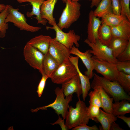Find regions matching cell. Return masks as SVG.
<instances>
[{
	"label": "cell",
	"instance_id": "cell-1",
	"mask_svg": "<svg viewBox=\"0 0 130 130\" xmlns=\"http://www.w3.org/2000/svg\"><path fill=\"white\" fill-rule=\"evenodd\" d=\"M68 109L65 123L68 130L81 124H88L90 117L88 107L83 101L78 99L75 108L69 105Z\"/></svg>",
	"mask_w": 130,
	"mask_h": 130
},
{
	"label": "cell",
	"instance_id": "cell-2",
	"mask_svg": "<svg viewBox=\"0 0 130 130\" xmlns=\"http://www.w3.org/2000/svg\"><path fill=\"white\" fill-rule=\"evenodd\" d=\"M91 84L101 86L115 102L125 99L129 101L130 97L116 81L110 80L94 73Z\"/></svg>",
	"mask_w": 130,
	"mask_h": 130
},
{
	"label": "cell",
	"instance_id": "cell-3",
	"mask_svg": "<svg viewBox=\"0 0 130 130\" xmlns=\"http://www.w3.org/2000/svg\"><path fill=\"white\" fill-rule=\"evenodd\" d=\"M65 6L57 25L61 30L69 28L77 21L81 15V5L78 2L66 0Z\"/></svg>",
	"mask_w": 130,
	"mask_h": 130
},
{
	"label": "cell",
	"instance_id": "cell-4",
	"mask_svg": "<svg viewBox=\"0 0 130 130\" xmlns=\"http://www.w3.org/2000/svg\"><path fill=\"white\" fill-rule=\"evenodd\" d=\"M54 91L56 98L54 102L47 105L35 109H32V112H37L40 110H46L47 108L51 107L55 110L58 116L61 115L63 119H65L69 104L72 100L73 95H69L65 97V98L62 88H60L59 87H57Z\"/></svg>",
	"mask_w": 130,
	"mask_h": 130
},
{
	"label": "cell",
	"instance_id": "cell-5",
	"mask_svg": "<svg viewBox=\"0 0 130 130\" xmlns=\"http://www.w3.org/2000/svg\"><path fill=\"white\" fill-rule=\"evenodd\" d=\"M19 8H14L9 5L8 13L5 19V22L13 23V25L20 30L33 32L41 29V27L32 26L28 24L25 15L19 11Z\"/></svg>",
	"mask_w": 130,
	"mask_h": 130
},
{
	"label": "cell",
	"instance_id": "cell-6",
	"mask_svg": "<svg viewBox=\"0 0 130 130\" xmlns=\"http://www.w3.org/2000/svg\"><path fill=\"white\" fill-rule=\"evenodd\" d=\"M78 73L75 66L68 59L60 65L50 78L53 83L62 84L71 79Z\"/></svg>",
	"mask_w": 130,
	"mask_h": 130
},
{
	"label": "cell",
	"instance_id": "cell-7",
	"mask_svg": "<svg viewBox=\"0 0 130 130\" xmlns=\"http://www.w3.org/2000/svg\"><path fill=\"white\" fill-rule=\"evenodd\" d=\"M84 42L91 48V49L89 50L95 58L114 64L118 61L113 56L111 49L107 46L102 44L98 40L94 43L89 42L86 39Z\"/></svg>",
	"mask_w": 130,
	"mask_h": 130
},
{
	"label": "cell",
	"instance_id": "cell-8",
	"mask_svg": "<svg viewBox=\"0 0 130 130\" xmlns=\"http://www.w3.org/2000/svg\"><path fill=\"white\" fill-rule=\"evenodd\" d=\"M23 54L25 60L31 67L38 70L42 75L44 74L43 64L44 54L27 44L23 49Z\"/></svg>",
	"mask_w": 130,
	"mask_h": 130
},
{
	"label": "cell",
	"instance_id": "cell-9",
	"mask_svg": "<svg viewBox=\"0 0 130 130\" xmlns=\"http://www.w3.org/2000/svg\"><path fill=\"white\" fill-rule=\"evenodd\" d=\"M46 29L47 30H54L56 33L55 39L67 48L70 49L74 46V44L76 47H79L78 42L81 37L76 34L73 30H70L68 32H65L59 28L57 24L52 27L47 26Z\"/></svg>",
	"mask_w": 130,
	"mask_h": 130
},
{
	"label": "cell",
	"instance_id": "cell-10",
	"mask_svg": "<svg viewBox=\"0 0 130 130\" xmlns=\"http://www.w3.org/2000/svg\"><path fill=\"white\" fill-rule=\"evenodd\" d=\"M94 70L102 75L105 78L111 81H115L117 70L114 64L109 62L100 60L92 57Z\"/></svg>",
	"mask_w": 130,
	"mask_h": 130
},
{
	"label": "cell",
	"instance_id": "cell-11",
	"mask_svg": "<svg viewBox=\"0 0 130 130\" xmlns=\"http://www.w3.org/2000/svg\"><path fill=\"white\" fill-rule=\"evenodd\" d=\"M48 52L60 64L69 59L71 54L70 49L54 38L51 40Z\"/></svg>",
	"mask_w": 130,
	"mask_h": 130
},
{
	"label": "cell",
	"instance_id": "cell-12",
	"mask_svg": "<svg viewBox=\"0 0 130 130\" xmlns=\"http://www.w3.org/2000/svg\"><path fill=\"white\" fill-rule=\"evenodd\" d=\"M70 49L71 54L76 55L81 60L87 69L84 72L85 75L90 79H91L93 76V71L94 70L92 54L90 53L89 49L83 52L80 51L78 47L74 46Z\"/></svg>",
	"mask_w": 130,
	"mask_h": 130
},
{
	"label": "cell",
	"instance_id": "cell-13",
	"mask_svg": "<svg viewBox=\"0 0 130 130\" xmlns=\"http://www.w3.org/2000/svg\"><path fill=\"white\" fill-rule=\"evenodd\" d=\"M101 24L99 18L96 17L93 11H91L88 14L87 39L91 42L95 43L98 40V32Z\"/></svg>",
	"mask_w": 130,
	"mask_h": 130
},
{
	"label": "cell",
	"instance_id": "cell-14",
	"mask_svg": "<svg viewBox=\"0 0 130 130\" xmlns=\"http://www.w3.org/2000/svg\"><path fill=\"white\" fill-rule=\"evenodd\" d=\"M64 93L65 97L76 94L78 99L82 94L81 84L79 75L78 74L71 79L62 84Z\"/></svg>",
	"mask_w": 130,
	"mask_h": 130
},
{
	"label": "cell",
	"instance_id": "cell-15",
	"mask_svg": "<svg viewBox=\"0 0 130 130\" xmlns=\"http://www.w3.org/2000/svg\"><path fill=\"white\" fill-rule=\"evenodd\" d=\"M58 0H45L40 8L41 18L46 20L48 23L53 26L57 24L53 13L55 6Z\"/></svg>",
	"mask_w": 130,
	"mask_h": 130
},
{
	"label": "cell",
	"instance_id": "cell-16",
	"mask_svg": "<svg viewBox=\"0 0 130 130\" xmlns=\"http://www.w3.org/2000/svg\"><path fill=\"white\" fill-rule=\"evenodd\" d=\"M79 58L78 56L74 57L71 56L69 58L77 70L81 86L83 99L84 101H85L88 95V92L91 87L90 81V79L85 75H83L79 70L78 64Z\"/></svg>",
	"mask_w": 130,
	"mask_h": 130
},
{
	"label": "cell",
	"instance_id": "cell-17",
	"mask_svg": "<svg viewBox=\"0 0 130 130\" xmlns=\"http://www.w3.org/2000/svg\"><path fill=\"white\" fill-rule=\"evenodd\" d=\"M20 3L25 2L30 3L32 6V10L31 12L28 11L26 13L27 16L31 17L33 15L36 16L34 17L37 21V24L46 25L47 21L42 18L41 17L40 11L41 6L45 0H16Z\"/></svg>",
	"mask_w": 130,
	"mask_h": 130
},
{
	"label": "cell",
	"instance_id": "cell-18",
	"mask_svg": "<svg viewBox=\"0 0 130 130\" xmlns=\"http://www.w3.org/2000/svg\"><path fill=\"white\" fill-rule=\"evenodd\" d=\"M112 37L128 40L130 39V21L126 19L120 24L110 27Z\"/></svg>",
	"mask_w": 130,
	"mask_h": 130
},
{
	"label": "cell",
	"instance_id": "cell-19",
	"mask_svg": "<svg viewBox=\"0 0 130 130\" xmlns=\"http://www.w3.org/2000/svg\"><path fill=\"white\" fill-rule=\"evenodd\" d=\"M52 39L50 36L41 35L32 38L26 44L36 48L45 55L48 52Z\"/></svg>",
	"mask_w": 130,
	"mask_h": 130
},
{
	"label": "cell",
	"instance_id": "cell-20",
	"mask_svg": "<svg viewBox=\"0 0 130 130\" xmlns=\"http://www.w3.org/2000/svg\"><path fill=\"white\" fill-rule=\"evenodd\" d=\"M60 64L48 52L44 55L43 61L44 74L50 78Z\"/></svg>",
	"mask_w": 130,
	"mask_h": 130
},
{
	"label": "cell",
	"instance_id": "cell-21",
	"mask_svg": "<svg viewBox=\"0 0 130 130\" xmlns=\"http://www.w3.org/2000/svg\"><path fill=\"white\" fill-rule=\"evenodd\" d=\"M91 87L96 90L99 93L101 99L102 107L105 112L112 114V104L113 98L110 97L100 86L91 84Z\"/></svg>",
	"mask_w": 130,
	"mask_h": 130
},
{
	"label": "cell",
	"instance_id": "cell-22",
	"mask_svg": "<svg viewBox=\"0 0 130 130\" xmlns=\"http://www.w3.org/2000/svg\"><path fill=\"white\" fill-rule=\"evenodd\" d=\"M129 40L112 37L108 46L111 49L112 55L114 58H117L125 49Z\"/></svg>",
	"mask_w": 130,
	"mask_h": 130
},
{
	"label": "cell",
	"instance_id": "cell-23",
	"mask_svg": "<svg viewBox=\"0 0 130 130\" xmlns=\"http://www.w3.org/2000/svg\"><path fill=\"white\" fill-rule=\"evenodd\" d=\"M117 117L112 114L106 112L100 109L99 114L95 121L100 123L103 130H110L112 123L117 120Z\"/></svg>",
	"mask_w": 130,
	"mask_h": 130
},
{
	"label": "cell",
	"instance_id": "cell-24",
	"mask_svg": "<svg viewBox=\"0 0 130 130\" xmlns=\"http://www.w3.org/2000/svg\"><path fill=\"white\" fill-rule=\"evenodd\" d=\"M112 114L115 116L124 115L130 112V103L125 99L115 102L112 104Z\"/></svg>",
	"mask_w": 130,
	"mask_h": 130
},
{
	"label": "cell",
	"instance_id": "cell-25",
	"mask_svg": "<svg viewBox=\"0 0 130 130\" xmlns=\"http://www.w3.org/2000/svg\"><path fill=\"white\" fill-rule=\"evenodd\" d=\"M93 11L94 15L99 18L107 13H113L111 0H102Z\"/></svg>",
	"mask_w": 130,
	"mask_h": 130
},
{
	"label": "cell",
	"instance_id": "cell-26",
	"mask_svg": "<svg viewBox=\"0 0 130 130\" xmlns=\"http://www.w3.org/2000/svg\"><path fill=\"white\" fill-rule=\"evenodd\" d=\"M98 39L102 44L108 46L112 36L110 27L104 24H101L98 32Z\"/></svg>",
	"mask_w": 130,
	"mask_h": 130
},
{
	"label": "cell",
	"instance_id": "cell-27",
	"mask_svg": "<svg viewBox=\"0 0 130 130\" xmlns=\"http://www.w3.org/2000/svg\"><path fill=\"white\" fill-rule=\"evenodd\" d=\"M101 18V24H105L110 27L114 26L119 25L125 19H126L121 15H117L113 13L106 14Z\"/></svg>",
	"mask_w": 130,
	"mask_h": 130
},
{
	"label": "cell",
	"instance_id": "cell-28",
	"mask_svg": "<svg viewBox=\"0 0 130 130\" xmlns=\"http://www.w3.org/2000/svg\"><path fill=\"white\" fill-rule=\"evenodd\" d=\"M115 81H117L127 93H130V75L118 71Z\"/></svg>",
	"mask_w": 130,
	"mask_h": 130
},
{
	"label": "cell",
	"instance_id": "cell-29",
	"mask_svg": "<svg viewBox=\"0 0 130 130\" xmlns=\"http://www.w3.org/2000/svg\"><path fill=\"white\" fill-rule=\"evenodd\" d=\"M8 5H6L5 9L0 13V38H1L5 37L6 30L8 28V24L5 22L8 13Z\"/></svg>",
	"mask_w": 130,
	"mask_h": 130
},
{
	"label": "cell",
	"instance_id": "cell-30",
	"mask_svg": "<svg viewBox=\"0 0 130 130\" xmlns=\"http://www.w3.org/2000/svg\"><path fill=\"white\" fill-rule=\"evenodd\" d=\"M90 91L88 95L90 97L89 105H94L100 108L102 107V103L100 95L96 89Z\"/></svg>",
	"mask_w": 130,
	"mask_h": 130
},
{
	"label": "cell",
	"instance_id": "cell-31",
	"mask_svg": "<svg viewBox=\"0 0 130 130\" xmlns=\"http://www.w3.org/2000/svg\"><path fill=\"white\" fill-rule=\"evenodd\" d=\"M121 7V15L130 21V0H120Z\"/></svg>",
	"mask_w": 130,
	"mask_h": 130
},
{
	"label": "cell",
	"instance_id": "cell-32",
	"mask_svg": "<svg viewBox=\"0 0 130 130\" xmlns=\"http://www.w3.org/2000/svg\"><path fill=\"white\" fill-rule=\"evenodd\" d=\"M115 65L118 71L130 75V60L118 61Z\"/></svg>",
	"mask_w": 130,
	"mask_h": 130
},
{
	"label": "cell",
	"instance_id": "cell-33",
	"mask_svg": "<svg viewBox=\"0 0 130 130\" xmlns=\"http://www.w3.org/2000/svg\"><path fill=\"white\" fill-rule=\"evenodd\" d=\"M117 59L119 61L130 60V39L125 49L117 57Z\"/></svg>",
	"mask_w": 130,
	"mask_h": 130
},
{
	"label": "cell",
	"instance_id": "cell-34",
	"mask_svg": "<svg viewBox=\"0 0 130 130\" xmlns=\"http://www.w3.org/2000/svg\"><path fill=\"white\" fill-rule=\"evenodd\" d=\"M100 108L94 105H89L88 107V111L90 119L95 120L99 114Z\"/></svg>",
	"mask_w": 130,
	"mask_h": 130
},
{
	"label": "cell",
	"instance_id": "cell-35",
	"mask_svg": "<svg viewBox=\"0 0 130 130\" xmlns=\"http://www.w3.org/2000/svg\"><path fill=\"white\" fill-rule=\"evenodd\" d=\"M42 75V78L38 86L37 91L38 96L39 97H41L42 95L45 86L46 81L49 78L45 74H43Z\"/></svg>",
	"mask_w": 130,
	"mask_h": 130
},
{
	"label": "cell",
	"instance_id": "cell-36",
	"mask_svg": "<svg viewBox=\"0 0 130 130\" xmlns=\"http://www.w3.org/2000/svg\"><path fill=\"white\" fill-rule=\"evenodd\" d=\"M113 13L117 15H120L121 7L120 0H111Z\"/></svg>",
	"mask_w": 130,
	"mask_h": 130
},
{
	"label": "cell",
	"instance_id": "cell-37",
	"mask_svg": "<svg viewBox=\"0 0 130 130\" xmlns=\"http://www.w3.org/2000/svg\"><path fill=\"white\" fill-rule=\"evenodd\" d=\"M72 130H98L99 129L96 125L90 126L87 125V124H81L72 129Z\"/></svg>",
	"mask_w": 130,
	"mask_h": 130
},
{
	"label": "cell",
	"instance_id": "cell-38",
	"mask_svg": "<svg viewBox=\"0 0 130 130\" xmlns=\"http://www.w3.org/2000/svg\"><path fill=\"white\" fill-rule=\"evenodd\" d=\"M64 120V119H62L59 116H58V120L54 123H51V124L52 125L58 124L60 126L62 130H68L66 127Z\"/></svg>",
	"mask_w": 130,
	"mask_h": 130
},
{
	"label": "cell",
	"instance_id": "cell-39",
	"mask_svg": "<svg viewBox=\"0 0 130 130\" xmlns=\"http://www.w3.org/2000/svg\"><path fill=\"white\" fill-rule=\"evenodd\" d=\"M117 118L121 119L125 122L128 127L130 128V117H127L124 116H116Z\"/></svg>",
	"mask_w": 130,
	"mask_h": 130
},
{
	"label": "cell",
	"instance_id": "cell-40",
	"mask_svg": "<svg viewBox=\"0 0 130 130\" xmlns=\"http://www.w3.org/2000/svg\"><path fill=\"white\" fill-rule=\"evenodd\" d=\"M124 129L119 126L115 122H113L111 124L110 127V130H123Z\"/></svg>",
	"mask_w": 130,
	"mask_h": 130
},
{
	"label": "cell",
	"instance_id": "cell-41",
	"mask_svg": "<svg viewBox=\"0 0 130 130\" xmlns=\"http://www.w3.org/2000/svg\"><path fill=\"white\" fill-rule=\"evenodd\" d=\"M102 0H91L90 7L92 8L94 6H97Z\"/></svg>",
	"mask_w": 130,
	"mask_h": 130
},
{
	"label": "cell",
	"instance_id": "cell-42",
	"mask_svg": "<svg viewBox=\"0 0 130 130\" xmlns=\"http://www.w3.org/2000/svg\"><path fill=\"white\" fill-rule=\"evenodd\" d=\"M6 5L4 4H0V12H1L3 11L6 8Z\"/></svg>",
	"mask_w": 130,
	"mask_h": 130
},
{
	"label": "cell",
	"instance_id": "cell-43",
	"mask_svg": "<svg viewBox=\"0 0 130 130\" xmlns=\"http://www.w3.org/2000/svg\"><path fill=\"white\" fill-rule=\"evenodd\" d=\"M72 1H77L78 2V1L80 0H71ZM89 1H91V0H87Z\"/></svg>",
	"mask_w": 130,
	"mask_h": 130
},
{
	"label": "cell",
	"instance_id": "cell-44",
	"mask_svg": "<svg viewBox=\"0 0 130 130\" xmlns=\"http://www.w3.org/2000/svg\"><path fill=\"white\" fill-rule=\"evenodd\" d=\"M63 3H65L66 0H62Z\"/></svg>",
	"mask_w": 130,
	"mask_h": 130
}]
</instances>
